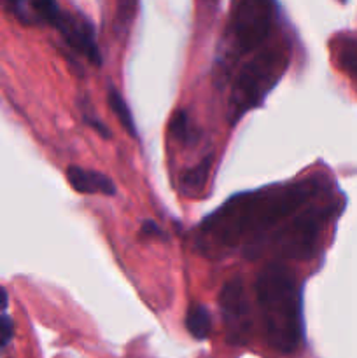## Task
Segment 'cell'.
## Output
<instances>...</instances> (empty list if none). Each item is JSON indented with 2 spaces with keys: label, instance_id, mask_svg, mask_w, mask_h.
Instances as JSON below:
<instances>
[{
  "label": "cell",
  "instance_id": "6da1fadb",
  "mask_svg": "<svg viewBox=\"0 0 357 358\" xmlns=\"http://www.w3.org/2000/svg\"><path fill=\"white\" fill-rule=\"evenodd\" d=\"M318 189L321 182L317 178H307L266 191L233 196L203 220L196 240L198 247L205 254L220 255L244 245L245 255H248L266 233L315 198Z\"/></svg>",
  "mask_w": 357,
  "mask_h": 358
},
{
  "label": "cell",
  "instance_id": "7a4b0ae2",
  "mask_svg": "<svg viewBox=\"0 0 357 358\" xmlns=\"http://www.w3.org/2000/svg\"><path fill=\"white\" fill-rule=\"evenodd\" d=\"M255 301L268 345L282 355L296 352L303 339V324L293 273L282 264L266 266L255 280Z\"/></svg>",
  "mask_w": 357,
  "mask_h": 358
},
{
  "label": "cell",
  "instance_id": "3957f363",
  "mask_svg": "<svg viewBox=\"0 0 357 358\" xmlns=\"http://www.w3.org/2000/svg\"><path fill=\"white\" fill-rule=\"evenodd\" d=\"M289 65V52L284 45H266L252 56L234 79L230 96V121L237 122L245 112L258 107L265 94L279 83Z\"/></svg>",
  "mask_w": 357,
  "mask_h": 358
},
{
  "label": "cell",
  "instance_id": "277c9868",
  "mask_svg": "<svg viewBox=\"0 0 357 358\" xmlns=\"http://www.w3.org/2000/svg\"><path fill=\"white\" fill-rule=\"evenodd\" d=\"M335 210V203H321V205L308 206L307 210L294 215L289 224L279 227L272 234L275 250L284 257L298 259V261L314 257L322 229Z\"/></svg>",
  "mask_w": 357,
  "mask_h": 358
},
{
  "label": "cell",
  "instance_id": "5b68a950",
  "mask_svg": "<svg viewBox=\"0 0 357 358\" xmlns=\"http://www.w3.org/2000/svg\"><path fill=\"white\" fill-rule=\"evenodd\" d=\"M273 20V3L262 0L237 3L230 27L234 55H245L261 49L272 34Z\"/></svg>",
  "mask_w": 357,
  "mask_h": 358
},
{
  "label": "cell",
  "instance_id": "8992f818",
  "mask_svg": "<svg viewBox=\"0 0 357 358\" xmlns=\"http://www.w3.org/2000/svg\"><path fill=\"white\" fill-rule=\"evenodd\" d=\"M31 9L35 10V16L38 20L52 24L74 51L86 56L93 65H100L102 58L97 42H94L93 27L86 17L65 13L56 2H44V0L31 3Z\"/></svg>",
  "mask_w": 357,
  "mask_h": 358
},
{
  "label": "cell",
  "instance_id": "52a82bcc",
  "mask_svg": "<svg viewBox=\"0 0 357 358\" xmlns=\"http://www.w3.org/2000/svg\"><path fill=\"white\" fill-rule=\"evenodd\" d=\"M219 304L227 341L231 345H245L251 331V311H248V299L244 283L238 278L230 280L220 290Z\"/></svg>",
  "mask_w": 357,
  "mask_h": 358
},
{
  "label": "cell",
  "instance_id": "ba28073f",
  "mask_svg": "<svg viewBox=\"0 0 357 358\" xmlns=\"http://www.w3.org/2000/svg\"><path fill=\"white\" fill-rule=\"evenodd\" d=\"M66 178L70 185L80 194H104L114 196L115 185L107 175L94 170H84L79 166H70L66 170Z\"/></svg>",
  "mask_w": 357,
  "mask_h": 358
},
{
  "label": "cell",
  "instance_id": "9c48e42d",
  "mask_svg": "<svg viewBox=\"0 0 357 358\" xmlns=\"http://www.w3.org/2000/svg\"><path fill=\"white\" fill-rule=\"evenodd\" d=\"M214 156L210 154L209 157L200 161L195 168H191L189 171H186L181 177V189L184 194L188 196H196L205 189L206 180H209L210 168H212Z\"/></svg>",
  "mask_w": 357,
  "mask_h": 358
},
{
  "label": "cell",
  "instance_id": "30bf717a",
  "mask_svg": "<svg viewBox=\"0 0 357 358\" xmlns=\"http://www.w3.org/2000/svg\"><path fill=\"white\" fill-rule=\"evenodd\" d=\"M186 329L195 339L202 341L210 336L212 331V322H210V313L203 304H191L186 315Z\"/></svg>",
  "mask_w": 357,
  "mask_h": 358
},
{
  "label": "cell",
  "instance_id": "8fae6325",
  "mask_svg": "<svg viewBox=\"0 0 357 358\" xmlns=\"http://www.w3.org/2000/svg\"><path fill=\"white\" fill-rule=\"evenodd\" d=\"M107 101H108V105H111L112 112L115 114V117H118L119 122L122 124V128H125L132 136H136L135 122H133L132 112H130L128 103H126L125 98H122V94L119 93L114 86H108Z\"/></svg>",
  "mask_w": 357,
  "mask_h": 358
},
{
  "label": "cell",
  "instance_id": "7c38bea8",
  "mask_svg": "<svg viewBox=\"0 0 357 358\" xmlns=\"http://www.w3.org/2000/svg\"><path fill=\"white\" fill-rule=\"evenodd\" d=\"M338 62L357 83V38H345L338 44Z\"/></svg>",
  "mask_w": 357,
  "mask_h": 358
},
{
  "label": "cell",
  "instance_id": "4fadbf2b",
  "mask_svg": "<svg viewBox=\"0 0 357 358\" xmlns=\"http://www.w3.org/2000/svg\"><path fill=\"white\" fill-rule=\"evenodd\" d=\"M170 131L172 135L177 140H181L182 143H188L191 142V140L195 142V131H192L191 126H189V117L184 110L175 112V115L172 117L170 122Z\"/></svg>",
  "mask_w": 357,
  "mask_h": 358
},
{
  "label": "cell",
  "instance_id": "5bb4252c",
  "mask_svg": "<svg viewBox=\"0 0 357 358\" xmlns=\"http://www.w3.org/2000/svg\"><path fill=\"white\" fill-rule=\"evenodd\" d=\"M14 336V324L9 317L2 315L0 317V348L9 345V341Z\"/></svg>",
  "mask_w": 357,
  "mask_h": 358
},
{
  "label": "cell",
  "instance_id": "9a60e30c",
  "mask_svg": "<svg viewBox=\"0 0 357 358\" xmlns=\"http://www.w3.org/2000/svg\"><path fill=\"white\" fill-rule=\"evenodd\" d=\"M84 121H86L88 124L91 126V128L97 129V131L100 133V135L104 136V138H108V136H111V131H108L107 126H105L102 121H98V119L91 117V115H88V114H84Z\"/></svg>",
  "mask_w": 357,
  "mask_h": 358
},
{
  "label": "cell",
  "instance_id": "2e32d148",
  "mask_svg": "<svg viewBox=\"0 0 357 358\" xmlns=\"http://www.w3.org/2000/svg\"><path fill=\"white\" fill-rule=\"evenodd\" d=\"M140 233L146 234V236H150V238H153V236L163 238V231H161L160 227H158L154 222H149V220H147V222H144L142 231H140Z\"/></svg>",
  "mask_w": 357,
  "mask_h": 358
},
{
  "label": "cell",
  "instance_id": "e0dca14e",
  "mask_svg": "<svg viewBox=\"0 0 357 358\" xmlns=\"http://www.w3.org/2000/svg\"><path fill=\"white\" fill-rule=\"evenodd\" d=\"M7 304H9V297H7V292L4 287H0V311L6 310Z\"/></svg>",
  "mask_w": 357,
  "mask_h": 358
}]
</instances>
